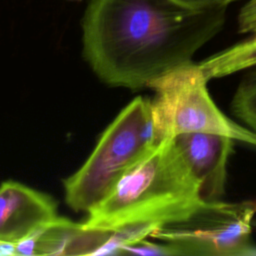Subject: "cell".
<instances>
[{
  "label": "cell",
  "instance_id": "1",
  "mask_svg": "<svg viewBox=\"0 0 256 256\" xmlns=\"http://www.w3.org/2000/svg\"><path fill=\"white\" fill-rule=\"evenodd\" d=\"M226 8L177 0H91L82 21L84 57L110 86L147 87L194 62L222 30Z\"/></svg>",
  "mask_w": 256,
  "mask_h": 256
},
{
  "label": "cell",
  "instance_id": "6",
  "mask_svg": "<svg viewBox=\"0 0 256 256\" xmlns=\"http://www.w3.org/2000/svg\"><path fill=\"white\" fill-rule=\"evenodd\" d=\"M58 217L47 194L13 180L0 185V243L21 242Z\"/></svg>",
  "mask_w": 256,
  "mask_h": 256
},
{
  "label": "cell",
  "instance_id": "2",
  "mask_svg": "<svg viewBox=\"0 0 256 256\" xmlns=\"http://www.w3.org/2000/svg\"><path fill=\"white\" fill-rule=\"evenodd\" d=\"M203 201L199 182L174 138H165L122 175L83 224L105 230L141 223L159 227L187 215Z\"/></svg>",
  "mask_w": 256,
  "mask_h": 256
},
{
  "label": "cell",
  "instance_id": "9",
  "mask_svg": "<svg viewBox=\"0 0 256 256\" xmlns=\"http://www.w3.org/2000/svg\"><path fill=\"white\" fill-rule=\"evenodd\" d=\"M230 109L235 118L256 133V71L242 79L233 94Z\"/></svg>",
  "mask_w": 256,
  "mask_h": 256
},
{
  "label": "cell",
  "instance_id": "3",
  "mask_svg": "<svg viewBox=\"0 0 256 256\" xmlns=\"http://www.w3.org/2000/svg\"><path fill=\"white\" fill-rule=\"evenodd\" d=\"M158 143L151 99L134 98L105 129L80 169L63 181L66 203L88 213Z\"/></svg>",
  "mask_w": 256,
  "mask_h": 256
},
{
  "label": "cell",
  "instance_id": "5",
  "mask_svg": "<svg viewBox=\"0 0 256 256\" xmlns=\"http://www.w3.org/2000/svg\"><path fill=\"white\" fill-rule=\"evenodd\" d=\"M256 201H203L187 215L165 223L150 235L175 246L181 255H256L251 241Z\"/></svg>",
  "mask_w": 256,
  "mask_h": 256
},
{
  "label": "cell",
  "instance_id": "12",
  "mask_svg": "<svg viewBox=\"0 0 256 256\" xmlns=\"http://www.w3.org/2000/svg\"><path fill=\"white\" fill-rule=\"evenodd\" d=\"M177 1L191 7L206 8V7H214V6H228L231 2H234L237 0H177Z\"/></svg>",
  "mask_w": 256,
  "mask_h": 256
},
{
  "label": "cell",
  "instance_id": "7",
  "mask_svg": "<svg viewBox=\"0 0 256 256\" xmlns=\"http://www.w3.org/2000/svg\"><path fill=\"white\" fill-rule=\"evenodd\" d=\"M173 138L199 182L202 200H220L225 193L227 163L235 140L224 135L199 132L182 133Z\"/></svg>",
  "mask_w": 256,
  "mask_h": 256
},
{
  "label": "cell",
  "instance_id": "10",
  "mask_svg": "<svg viewBox=\"0 0 256 256\" xmlns=\"http://www.w3.org/2000/svg\"><path fill=\"white\" fill-rule=\"evenodd\" d=\"M139 254V255H181L180 251L169 243H153L145 239L139 240L122 248L121 254Z\"/></svg>",
  "mask_w": 256,
  "mask_h": 256
},
{
  "label": "cell",
  "instance_id": "11",
  "mask_svg": "<svg viewBox=\"0 0 256 256\" xmlns=\"http://www.w3.org/2000/svg\"><path fill=\"white\" fill-rule=\"evenodd\" d=\"M238 32L251 34L256 31V0H249L243 5L237 17Z\"/></svg>",
  "mask_w": 256,
  "mask_h": 256
},
{
  "label": "cell",
  "instance_id": "4",
  "mask_svg": "<svg viewBox=\"0 0 256 256\" xmlns=\"http://www.w3.org/2000/svg\"><path fill=\"white\" fill-rule=\"evenodd\" d=\"M208 79L192 62L150 82L151 99L158 141L182 133L199 132L231 137L256 147V133L227 117L208 92Z\"/></svg>",
  "mask_w": 256,
  "mask_h": 256
},
{
  "label": "cell",
  "instance_id": "8",
  "mask_svg": "<svg viewBox=\"0 0 256 256\" xmlns=\"http://www.w3.org/2000/svg\"><path fill=\"white\" fill-rule=\"evenodd\" d=\"M208 80L256 66V31L248 37L198 62Z\"/></svg>",
  "mask_w": 256,
  "mask_h": 256
}]
</instances>
